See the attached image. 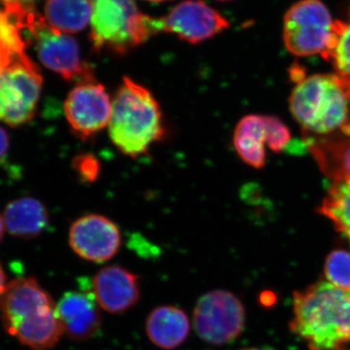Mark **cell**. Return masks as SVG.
<instances>
[{
    "mask_svg": "<svg viewBox=\"0 0 350 350\" xmlns=\"http://www.w3.org/2000/svg\"><path fill=\"white\" fill-rule=\"evenodd\" d=\"M0 317L7 334L31 350L53 349L64 336L57 304L32 276L9 282Z\"/></svg>",
    "mask_w": 350,
    "mask_h": 350,
    "instance_id": "1",
    "label": "cell"
},
{
    "mask_svg": "<svg viewBox=\"0 0 350 350\" xmlns=\"http://www.w3.org/2000/svg\"><path fill=\"white\" fill-rule=\"evenodd\" d=\"M291 329L310 350L350 347V291L319 282L297 292Z\"/></svg>",
    "mask_w": 350,
    "mask_h": 350,
    "instance_id": "2",
    "label": "cell"
},
{
    "mask_svg": "<svg viewBox=\"0 0 350 350\" xmlns=\"http://www.w3.org/2000/svg\"><path fill=\"white\" fill-rule=\"evenodd\" d=\"M295 87L289 108L306 133L326 135L338 130L350 133V96L337 75H306L293 69Z\"/></svg>",
    "mask_w": 350,
    "mask_h": 350,
    "instance_id": "3",
    "label": "cell"
},
{
    "mask_svg": "<svg viewBox=\"0 0 350 350\" xmlns=\"http://www.w3.org/2000/svg\"><path fill=\"white\" fill-rule=\"evenodd\" d=\"M109 137L122 153L131 158L145 155L165 135L163 114L148 89L124 77L112 103Z\"/></svg>",
    "mask_w": 350,
    "mask_h": 350,
    "instance_id": "4",
    "label": "cell"
},
{
    "mask_svg": "<svg viewBox=\"0 0 350 350\" xmlns=\"http://www.w3.org/2000/svg\"><path fill=\"white\" fill-rule=\"evenodd\" d=\"M4 11L15 23L27 41L31 39L39 59L45 68L68 81L94 79V71L82 59L79 44L72 36L55 29L34 6L9 4Z\"/></svg>",
    "mask_w": 350,
    "mask_h": 350,
    "instance_id": "5",
    "label": "cell"
},
{
    "mask_svg": "<svg viewBox=\"0 0 350 350\" xmlns=\"http://www.w3.org/2000/svg\"><path fill=\"white\" fill-rule=\"evenodd\" d=\"M90 40L96 51L124 55L161 31L160 19L140 12L135 0H92Z\"/></svg>",
    "mask_w": 350,
    "mask_h": 350,
    "instance_id": "6",
    "label": "cell"
},
{
    "mask_svg": "<svg viewBox=\"0 0 350 350\" xmlns=\"http://www.w3.org/2000/svg\"><path fill=\"white\" fill-rule=\"evenodd\" d=\"M336 20L321 0H300L283 19V42L297 57L321 55L325 59L335 38Z\"/></svg>",
    "mask_w": 350,
    "mask_h": 350,
    "instance_id": "7",
    "label": "cell"
},
{
    "mask_svg": "<svg viewBox=\"0 0 350 350\" xmlns=\"http://www.w3.org/2000/svg\"><path fill=\"white\" fill-rule=\"evenodd\" d=\"M42 76L27 53L14 55L0 70V121L9 126L24 125L38 109Z\"/></svg>",
    "mask_w": 350,
    "mask_h": 350,
    "instance_id": "8",
    "label": "cell"
},
{
    "mask_svg": "<svg viewBox=\"0 0 350 350\" xmlns=\"http://www.w3.org/2000/svg\"><path fill=\"white\" fill-rule=\"evenodd\" d=\"M245 308L236 295L227 290L206 292L196 303L193 324L200 340L224 345L236 340L245 326Z\"/></svg>",
    "mask_w": 350,
    "mask_h": 350,
    "instance_id": "9",
    "label": "cell"
},
{
    "mask_svg": "<svg viewBox=\"0 0 350 350\" xmlns=\"http://www.w3.org/2000/svg\"><path fill=\"white\" fill-rule=\"evenodd\" d=\"M113 100L105 86L94 79L78 83L69 92L64 113L71 130L87 139L109 125Z\"/></svg>",
    "mask_w": 350,
    "mask_h": 350,
    "instance_id": "10",
    "label": "cell"
},
{
    "mask_svg": "<svg viewBox=\"0 0 350 350\" xmlns=\"http://www.w3.org/2000/svg\"><path fill=\"white\" fill-rule=\"evenodd\" d=\"M68 243L78 257L101 264L118 254L122 246V232L109 218L100 214H87L71 224Z\"/></svg>",
    "mask_w": 350,
    "mask_h": 350,
    "instance_id": "11",
    "label": "cell"
},
{
    "mask_svg": "<svg viewBox=\"0 0 350 350\" xmlns=\"http://www.w3.org/2000/svg\"><path fill=\"white\" fill-rule=\"evenodd\" d=\"M161 31L176 34L181 40L197 44L213 38L229 27V22L202 0H185L160 19Z\"/></svg>",
    "mask_w": 350,
    "mask_h": 350,
    "instance_id": "12",
    "label": "cell"
},
{
    "mask_svg": "<svg viewBox=\"0 0 350 350\" xmlns=\"http://www.w3.org/2000/svg\"><path fill=\"white\" fill-rule=\"evenodd\" d=\"M91 289L100 310L111 314L128 312L142 297L139 276L119 265L98 269L92 278Z\"/></svg>",
    "mask_w": 350,
    "mask_h": 350,
    "instance_id": "13",
    "label": "cell"
},
{
    "mask_svg": "<svg viewBox=\"0 0 350 350\" xmlns=\"http://www.w3.org/2000/svg\"><path fill=\"white\" fill-rule=\"evenodd\" d=\"M57 306L64 335L71 340L84 342L100 333L103 326L100 308L89 292H66Z\"/></svg>",
    "mask_w": 350,
    "mask_h": 350,
    "instance_id": "14",
    "label": "cell"
},
{
    "mask_svg": "<svg viewBox=\"0 0 350 350\" xmlns=\"http://www.w3.org/2000/svg\"><path fill=\"white\" fill-rule=\"evenodd\" d=\"M149 340L163 350H174L187 340L191 331L190 319L181 308L163 305L153 308L145 321Z\"/></svg>",
    "mask_w": 350,
    "mask_h": 350,
    "instance_id": "15",
    "label": "cell"
},
{
    "mask_svg": "<svg viewBox=\"0 0 350 350\" xmlns=\"http://www.w3.org/2000/svg\"><path fill=\"white\" fill-rule=\"evenodd\" d=\"M9 234L21 239H33L49 224V215L42 202L25 197L7 204L3 215Z\"/></svg>",
    "mask_w": 350,
    "mask_h": 350,
    "instance_id": "16",
    "label": "cell"
},
{
    "mask_svg": "<svg viewBox=\"0 0 350 350\" xmlns=\"http://www.w3.org/2000/svg\"><path fill=\"white\" fill-rule=\"evenodd\" d=\"M234 146L239 158L255 169L266 163V116L250 114L239 120L234 131Z\"/></svg>",
    "mask_w": 350,
    "mask_h": 350,
    "instance_id": "17",
    "label": "cell"
},
{
    "mask_svg": "<svg viewBox=\"0 0 350 350\" xmlns=\"http://www.w3.org/2000/svg\"><path fill=\"white\" fill-rule=\"evenodd\" d=\"M45 18L48 24L64 33L84 31L91 23L92 0H47Z\"/></svg>",
    "mask_w": 350,
    "mask_h": 350,
    "instance_id": "18",
    "label": "cell"
},
{
    "mask_svg": "<svg viewBox=\"0 0 350 350\" xmlns=\"http://www.w3.org/2000/svg\"><path fill=\"white\" fill-rule=\"evenodd\" d=\"M320 167L333 181L350 179V140L306 142Z\"/></svg>",
    "mask_w": 350,
    "mask_h": 350,
    "instance_id": "19",
    "label": "cell"
},
{
    "mask_svg": "<svg viewBox=\"0 0 350 350\" xmlns=\"http://www.w3.org/2000/svg\"><path fill=\"white\" fill-rule=\"evenodd\" d=\"M319 213L350 241V179L333 181L319 206Z\"/></svg>",
    "mask_w": 350,
    "mask_h": 350,
    "instance_id": "20",
    "label": "cell"
},
{
    "mask_svg": "<svg viewBox=\"0 0 350 350\" xmlns=\"http://www.w3.org/2000/svg\"><path fill=\"white\" fill-rule=\"evenodd\" d=\"M325 59L333 64L338 77L350 82V9L347 19L336 20L335 38Z\"/></svg>",
    "mask_w": 350,
    "mask_h": 350,
    "instance_id": "21",
    "label": "cell"
},
{
    "mask_svg": "<svg viewBox=\"0 0 350 350\" xmlns=\"http://www.w3.org/2000/svg\"><path fill=\"white\" fill-rule=\"evenodd\" d=\"M327 282L340 289L350 291V252L347 250L332 251L324 266Z\"/></svg>",
    "mask_w": 350,
    "mask_h": 350,
    "instance_id": "22",
    "label": "cell"
},
{
    "mask_svg": "<svg viewBox=\"0 0 350 350\" xmlns=\"http://www.w3.org/2000/svg\"><path fill=\"white\" fill-rule=\"evenodd\" d=\"M266 124L267 146L275 153L288 150L293 144L289 128L282 120L273 116H266Z\"/></svg>",
    "mask_w": 350,
    "mask_h": 350,
    "instance_id": "23",
    "label": "cell"
},
{
    "mask_svg": "<svg viewBox=\"0 0 350 350\" xmlns=\"http://www.w3.org/2000/svg\"><path fill=\"white\" fill-rule=\"evenodd\" d=\"M72 165L78 176L85 182H94L100 175V162L92 154H81L75 157Z\"/></svg>",
    "mask_w": 350,
    "mask_h": 350,
    "instance_id": "24",
    "label": "cell"
},
{
    "mask_svg": "<svg viewBox=\"0 0 350 350\" xmlns=\"http://www.w3.org/2000/svg\"><path fill=\"white\" fill-rule=\"evenodd\" d=\"M25 51H15L11 49L8 45H6L0 38V70L11 61L14 55L25 53Z\"/></svg>",
    "mask_w": 350,
    "mask_h": 350,
    "instance_id": "25",
    "label": "cell"
},
{
    "mask_svg": "<svg viewBox=\"0 0 350 350\" xmlns=\"http://www.w3.org/2000/svg\"><path fill=\"white\" fill-rule=\"evenodd\" d=\"M9 149V137L6 131L0 126V159L6 155Z\"/></svg>",
    "mask_w": 350,
    "mask_h": 350,
    "instance_id": "26",
    "label": "cell"
},
{
    "mask_svg": "<svg viewBox=\"0 0 350 350\" xmlns=\"http://www.w3.org/2000/svg\"><path fill=\"white\" fill-rule=\"evenodd\" d=\"M9 283H7V276L1 262H0V299L2 298L4 293H5L7 286Z\"/></svg>",
    "mask_w": 350,
    "mask_h": 350,
    "instance_id": "27",
    "label": "cell"
},
{
    "mask_svg": "<svg viewBox=\"0 0 350 350\" xmlns=\"http://www.w3.org/2000/svg\"><path fill=\"white\" fill-rule=\"evenodd\" d=\"M3 5H9V4H17V5L31 7L34 6V2L36 0H0Z\"/></svg>",
    "mask_w": 350,
    "mask_h": 350,
    "instance_id": "28",
    "label": "cell"
},
{
    "mask_svg": "<svg viewBox=\"0 0 350 350\" xmlns=\"http://www.w3.org/2000/svg\"><path fill=\"white\" fill-rule=\"evenodd\" d=\"M5 223H4L3 217L0 215V241L4 236V232H5Z\"/></svg>",
    "mask_w": 350,
    "mask_h": 350,
    "instance_id": "29",
    "label": "cell"
},
{
    "mask_svg": "<svg viewBox=\"0 0 350 350\" xmlns=\"http://www.w3.org/2000/svg\"><path fill=\"white\" fill-rule=\"evenodd\" d=\"M239 350H273L271 347H247V349H243Z\"/></svg>",
    "mask_w": 350,
    "mask_h": 350,
    "instance_id": "30",
    "label": "cell"
},
{
    "mask_svg": "<svg viewBox=\"0 0 350 350\" xmlns=\"http://www.w3.org/2000/svg\"><path fill=\"white\" fill-rule=\"evenodd\" d=\"M342 79V78H340ZM342 81H344L345 87H347V92H349V96H350V82L349 81H345V80L342 79Z\"/></svg>",
    "mask_w": 350,
    "mask_h": 350,
    "instance_id": "31",
    "label": "cell"
},
{
    "mask_svg": "<svg viewBox=\"0 0 350 350\" xmlns=\"http://www.w3.org/2000/svg\"><path fill=\"white\" fill-rule=\"evenodd\" d=\"M146 1H149V2H163V1H167V0H146Z\"/></svg>",
    "mask_w": 350,
    "mask_h": 350,
    "instance_id": "32",
    "label": "cell"
},
{
    "mask_svg": "<svg viewBox=\"0 0 350 350\" xmlns=\"http://www.w3.org/2000/svg\"><path fill=\"white\" fill-rule=\"evenodd\" d=\"M219 1H230V0H219Z\"/></svg>",
    "mask_w": 350,
    "mask_h": 350,
    "instance_id": "33",
    "label": "cell"
},
{
    "mask_svg": "<svg viewBox=\"0 0 350 350\" xmlns=\"http://www.w3.org/2000/svg\"><path fill=\"white\" fill-rule=\"evenodd\" d=\"M345 350H350V347H349V349H345Z\"/></svg>",
    "mask_w": 350,
    "mask_h": 350,
    "instance_id": "34",
    "label": "cell"
}]
</instances>
